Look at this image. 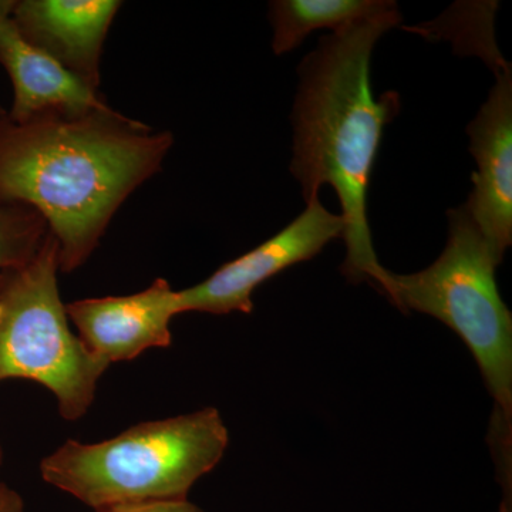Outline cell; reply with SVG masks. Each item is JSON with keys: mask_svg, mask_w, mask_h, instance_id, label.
Here are the masks:
<instances>
[{"mask_svg": "<svg viewBox=\"0 0 512 512\" xmlns=\"http://www.w3.org/2000/svg\"><path fill=\"white\" fill-rule=\"evenodd\" d=\"M174 144L113 107L0 119V205L45 218L60 272L86 264L123 202L163 168Z\"/></svg>", "mask_w": 512, "mask_h": 512, "instance_id": "6da1fadb", "label": "cell"}, {"mask_svg": "<svg viewBox=\"0 0 512 512\" xmlns=\"http://www.w3.org/2000/svg\"><path fill=\"white\" fill-rule=\"evenodd\" d=\"M402 22L394 3L379 15L320 37L299 64L291 114V173L305 202L323 185L335 190L345 224L342 272L352 282L380 289L386 268L377 259L367 218V191L386 124L400 113V96L373 93L370 62L377 40Z\"/></svg>", "mask_w": 512, "mask_h": 512, "instance_id": "7a4b0ae2", "label": "cell"}, {"mask_svg": "<svg viewBox=\"0 0 512 512\" xmlns=\"http://www.w3.org/2000/svg\"><path fill=\"white\" fill-rule=\"evenodd\" d=\"M448 241L434 264L416 274L386 269L379 291L400 308L433 316L470 349L494 399L491 450L511 483L512 316L495 271L501 264L464 205L448 210Z\"/></svg>", "mask_w": 512, "mask_h": 512, "instance_id": "3957f363", "label": "cell"}, {"mask_svg": "<svg viewBox=\"0 0 512 512\" xmlns=\"http://www.w3.org/2000/svg\"><path fill=\"white\" fill-rule=\"evenodd\" d=\"M220 412L146 421L114 439L69 440L40 464L43 480L94 510L143 501L185 500L228 447Z\"/></svg>", "mask_w": 512, "mask_h": 512, "instance_id": "277c9868", "label": "cell"}, {"mask_svg": "<svg viewBox=\"0 0 512 512\" xmlns=\"http://www.w3.org/2000/svg\"><path fill=\"white\" fill-rule=\"evenodd\" d=\"M59 247L47 234L37 254L0 272V382L28 379L55 394L60 416L82 419L110 363L73 335L57 286Z\"/></svg>", "mask_w": 512, "mask_h": 512, "instance_id": "5b68a950", "label": "cell"}, {"mask_svg": "<svg viewBox=\"0 0 512 512\" xmlns=\"http://www.w3.org/2000/svg\"><path fill=\"white\" fill-rule=\"evenodd\" d=\"M342 215L323 207L319 197L306 202L305 211L264 244L222 265L200 284L175 291V311L228 315L254 311L252 293L285 269L315 258L333 239L343 238Z\"/></svg>", "mask_w": 512, "mask_h": 512, "instance_id": "8992f818", "label": "cell"}, {"mask_svg": "<svg viewBox=\"0 0 512 512\" xmlns=\"http://www.w3.org/2000/svg\"><path fill=\"white\" fill-rule=\"evenodd\" d=\"M484 60L493 67L495 84L467 127L477 171L464 207L501 262L512 244V73L498 50Z\"/></svg>", "mask_w": 512, "mask_h": 512, "instance_id": "52a82bcc", "label": "cell"}, {"mask_svg": "<svg viewBox=\"0 0 512 512\" xmlns=\"http://www.w3.org/2000/svg\"><path fill=\"white\" fill-rule=\"evenodd\" d=\"M84 345L109 363L130 362L151 348L171 345L175 291L158 278L127 296L82 299L66 305Z\"/></svg>", "mask_w": 512, "mask_h": 512, "instance_id": "ba28073f", "label": "cell"}, {"mask_svg": "<svg viewBox=\"0 0 512 512\" xmlns=\"http://www.w3.org/2000/svg\"><path fill=\"white\" fill-rule=\"evenodd\" d=\"M116 0H9L10 16L26 40L93 89Z\"/></svg>", "mask_w": 512, "mask_h": 512, "instance_id": "9c48e42d", "label": "cell"}, {"mask_svg": "<svg viewBox=\"0 0 512 512\" xmlns=\"http://www.w3.org/2000/svg\"><path fill=\"white\" fill-rule=\"evenodd\" d=\"M0 64L13 86L10 120L22 121L49 109L83 111L110 107L99 90L23 37L10 16L9 0H0Z\"/></svg>", "mask_w": 512, "mask_h": 512, "instance_id": "30bf717a", "label": "cell"}, {"mask_svg": "<svg viewBox=\"0 0 512 512\" xmlns=\"http://www.w3.org/2000/svg\"><path fill=\"white\" fill-rule=\"evenodd\" d=\"M392 0H274L269 3V22L274 28L272 49L276 56L292 52L319 29L332 33L379 15Z\"/></svg>", "mask_w": 512, "mask_h": 512, "instance_id": "8fae6325", "label": "cell"}, {"mask_svg": "<svg viewBox=\"0 0 512 512\" xmlns=\"http://www.w3.org/2000/svg\"><path fill=\"white\" fill-rule=\"evenodd\" d=\"M49 227L26 205H0V272L29 262L42 247Z\"/></svg>", "mask_w": 512, "mask_h": 512, "instance_id": "7c38bea8", "label": "cell"}, {"mask_svg": "<svg viewBox=\"0 0 512 512\" xmlns=\"http://www.w3.org/2000/svg\"><path fill=\"white\" fill-rule=\"evenodd\" d=\"M96 512H204L197 505L185 500L143 501V503H128L110 505L99 508Z\"/></svg>", "mask_w": 512, "mask_h": 512, "instance_id": "4fadbf2b", "label": "cell"}, {"mask_svg": "<svg viewBox=\"0 0 512 512\" xmlns=\"http://www.w3.org/2000/svg\"><path fill=\"white\" fill-rule=\"evenodd\" d=\"M0 512H25L22 497L5 484H0Z\"/></svg>", "mask_w": 512, "mask_h": 512, "instance_id": "5bb4252c", "label": "cell"}, {"mask_svg": "<svg viewBox=\"0 0 512 512\" xmlns=\"http://www.w3.org/2000/svg\"><path fill=\"white\" fill-rule=\"evenodd\" d=\"M6 113H8V111L2 109V106H0V119H2V117H5Z\"/></svg>", "mask_w": 512, "mask_h": 512, "instance_id": "9a60e30c", "label": "cell"}, {"mask_svg": "<svg viewBox=\"0 0 512 512\" xmlns=\"http://www.w3.org/2000/svg\"><path fill=\"white\" fill-rule=\"evenodd\" d=\"M2 458H3L2 447H0V466H2Z\"/></svg>", "mask_w": 512, "mask_h": 512, "instance_id": "2e32d148", "label": "cell"}]
</instances>
